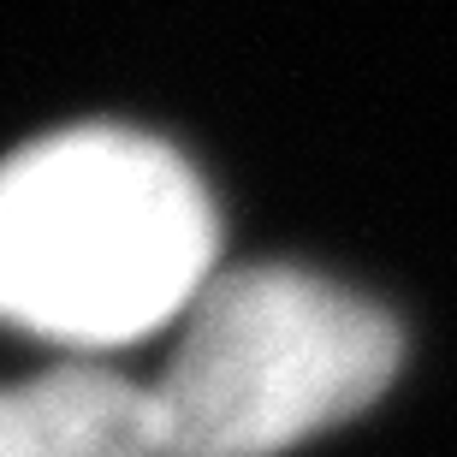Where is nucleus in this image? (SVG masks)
I'll list each match as a JSON object with an SVG mask.
<instances>
[{
    "label": "nucleus",
    "instance_id": "1",
    "mask_svg": "<svg viewBox=\"0 0 457 457\" xmlns=\"http://www.w3.org/2000/svg\"><path fill=\"white\" fill-rule=\"evenodd\" d=\"M208 250L203 185L149 137L71 131L0 167V321L137 339L196 291Z\"/></svg>",
    "mask_w": 457,
    "mask_h": 457
},
{
    "label": "nucleus",
    "instance_id": "2",
    "mask_svg": "<svg viewBox=\"0 0 457 457\" xmlns=\"http://www.w3.org/2000/svg\"><path fill=\"white\" fill-rule=\"evenodd\" d=\"M398 369V327L315 273L250 268L203 297L154 386L167 457H268L362 410Z\"/></svg>",
    "mask_w": 457,
    "mask_h": 457
},
{
    "label": "nucleus",
    "instance_id": "3",
    "mask_svg": "<svg viewBox=\"0 0 457 457\" xmlns=\"http://www.w3.org/2000/svg\"><path fill=\"white\" fill-rule=\"evenodd\" d=\"M161 452L154 392L107 374H54L0 392V457H149Z\"/></svg>",
    "mask_w": 457,
    "mask_h": 457
}]
</instances>
